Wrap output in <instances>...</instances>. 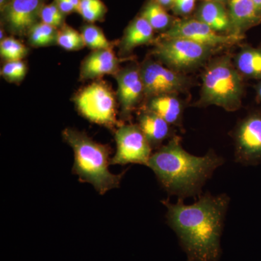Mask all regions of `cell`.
Wrapping results in <instances>:
<instances>
[{
	"label": "cell",
	"mask_w": 261,
	"mask_h": 261,
	"mask_svg": "<svg viewBox=\"0 0 261 261\" xmlns=\"http://www.w3.org/2000/svg\"><path fill=\"white\" fill-rule=\"evenodd\" d=\"M216 50L214 48L180 38H161L154 54L168 68L182 73L197 68Z\"/></svg>",
	"instance_id": "5"
},
{
	"label": "cell",
	"mask_w": 261,
	"mask_h": 261,
	"mask_svg": "<svg viewBox=\"0 0 261 261\" xmlns=\"http://www.w3.org/2000/svg\"><path fill=\"white\" fill-rule=\"evenodd\" d=\"M154 30L143 17H137L125 30L121 42L123 53H130L135 48L153 41Z\"/></svg>",
	"instance_id": "16"
},
{
	"label": "cell",
	"mask_w": 261,
	"mask_h": 261,
	"mask_svg": "<svg viewBox=\"0 0 261 261\" xmlns=\"http://www.w3.org/2000/svg\"><path fill=\"white\" fill-rule=\"evenodd\" d=\"M196 19L221 34H233L232 25L226 5L216 2L201 1L195 12Z\"/></svg>",
	"instance_id": "15"
},
{
	"label": "cell",
	"mask_w": 261,
	"mask_h": 261,
	"mask_svg": "<svg viewBox=\"0 0 261 261\" xmlns=\"http://www.w3.org/2000/svg\"><path fill=\"white\" fill-rule=\"evenodd\" d=\"M138 126L152 147L161 145L171 135L169 123L149 110L139 116Z\"/></svg>",
	"instance_id": "17"
},
{
	"label": "cell",
	"mask_w": 261,
	"mask_h": 261,
	"mask_svg": "<svg viewBox=\"0 0 261 261\" xmlns=\"http://www.w3.org/2000/svg\"><path fill=\"white\" fill-rule=\"evenodd\" d=\"M224 163L213 151L204 156L189 153L175 137L152 154L147 166L168 194L184 200L200 197L206 181Z\"/></svg>",
	"instance_id": "2"
},
{
	"label": "cell",
	"mask_w": 261,
	"mask_h": 261,
	"mask_svg": "<svg viewBox=\"0 0 261 261\" xmlns=\"http://www.w3.org/2000/svg\"><path fill=\"white\" fill-rule=\"evenodd\" d=\"M255 7H256L257 11L261 15V0H252Z\"/></svg>",
	"instance_id": "33"
},
{
	"label": "cell",
	"mask_w": 261,
	"mask_h": 261,
	"mask_svg": "<svg viewBox=\"0 0 261 261\" xmlns=\"http://www.w3.org/2000/svg\"><path fill=\"white\" fill-rule=\"evenodd\" d=\"M148 110L161 117L170 125L181 124L183 105L176 94L152 97L148 104Z\"/></svg>",
	"instance_id": "18"
},
{
	"label": "cell",
	"mask_w": 261,
	"mask_h": 261,
	"mask_svg": "<svg viewBox=\"0 0 261 261\" xmlns=\"http://www.w3.org/2000/svg\"><path fill=\"white\" fill-rule=\"evenodd\" d=\"M116 152L111 164L126 165L128 163L148 166L152 156V146L137 125H122L115 135Z\"/></svg>",
	"instance_id": "7"
},
{
	"label": "cell",
	"mask_w": 261,
	"mask_h": 261,
	"mask_svg": "<svg viewBox=\"0 0 261 261\" xmlns=\"http://www.w3.org/2000/svg\"><path fill=\"white\" fill-rule=\"evenodd\" d=\"M235 161L250 165L261 160V116L251 115L243 120L233 133Z\"/></svg>",
	"instance_id": "10"
},
{
	"label": "cell",
	"mask_w": 261,
	"mask_h": 261,
	"mask_svg": "<svg viewBox=\"0 0 261 261\" xmlns=\"http://www.w3.org/2000/svg\"><path fill=\"white\" fill-rule=\"evenodd\" d=\"M118 97L121 113L125 118L129 116L145 94L140 68L130 66L117 75Z\"/></svg>",
	"instance_id": "12"
},
{
	"label": "cell",
	"mask_w": 261,
	"mask_h": 261,
	"mask_svg": "<svg viewBox=\"0 0 261 261\" xmlns=\"http://www.w3.org/2000/svg\"><path fill=\"white\" fill-rule=\"evenodd\" d=\"M145 94L149 97L183 92L188 80L180 72L153 61H146L140 68Z\"/></svg>",
	"instance_id": "9"
},
{
	"label": "cell",
	"mask_w": 261,
	"mask_h": 261,
	"mask_svg": "<svg viewBox=\"0 0 261 261\" xmlns=\"http://www.w3.org/2000/svg\"><path fill=\"white\" fill-rule=\"evenodd\" d=\"M27 72V65L23 61H8L3 65L1 74L8 82H18L23 80Z\"/></svg>",
	"instance_id": "27"
},
{
	"label": "cell",
	"mask_w": 261,
	"mask_h": 261,
	"mask_svg": "<svg viewBox=\"0 0 261 261\" xmlns=\"http://www.w3.org/2000/svg\"><path fill=\"white\" fill-rule=\"evenodd\" d=\"M75 103L81 114L89 121L108 128L118 125L116 97L107 84H89L77 94Z\"/></svg>",
	"instance_id": "6"
},
{
	"label": "cell",
	"mask_w": 261,
	"mask_h": 261,
	"mask_svg": "<svg viewBox=\"0 0 261 261\" xmlns=\"http://www.w3.org/2000/svg\"><path fill=\"white\" fill-rule=\"evenodd\" d=\"M154 1L157 2L159 4L168 10H171V8H172L174 0H154Z\"/></svg>",
	"instance_id": "30"
},
{
	"label": "cell",
	"mask_w": 261,
	"mask_h": 261,
	"mask_svg": "<svg viewBox=\"0 0 261 261\" xmlns=\"http://www.w3.org/2000/svg\"><path fill=\"white\" fill-rule=\"evenodd\" d=\"M232 34L243 36V33L261 22V15L252 0H227L226 5Z\"/></svg>",
	"instance_id": "13"
},
{
	"label": "cell",
	"mask_w": 261,
	"mask_h": 261,
	"mask_svg": "<svg viewBox=\"0 0 261 261\" xmlns=\"http://www.w3.org/2000/svg\"><path fill=\"white\" fill-rule=\"evenodd\" d=\"M161 38L188 39L216 49L236 44L243 39V36L219 34L195 18H183L176 19L172 27L163 32Z\"/></svg>",
	"instance_id": "8"
},
{
	"label": "cell",
	"mask_w": 261,
	"mask_h": 261,
	"mask_svg": "<svg viewBox=\"0 0 261 261\" xmlns=\"http://www.w3.org/2000/svg\"><path fill=\"white\" fill-rule=\"evenodd\" d=\"M235 66L240 74L250 78H261V49L248 48L235 58Z\"/></svg>",
	"instance_id": "20"
},
{
	"label": "cell",
	"mask_w": 261,
	"mask_h": 261,
	"mask_svg": "<svg viewBox=\"0 0 261 261\" xmlns=\"http://www.w3.org/2000/svg\"><path fill=\"white\" fill-rule=\"evenodd\" d=\"M243 82L228 57H222L207 67L202 75L200 106H216L235 111L241 106Z\"/></svg>",
	"instance_id": "4"
},
{
	"label": "cell",
	"mask_w": 261,
	"mask_h": 261,
	"mask_svg": "<svg viewBox=\"0 0 261 261\" xmlns=\"http://www.w3.org/2000/svg\"><path fill=\"white\" fill-rule=\"evenodd\" d=\"M39 19L41 22L57 29L64 25L65 15L59 10L56 3L44 5L41 10Z\"/></svg>",
	"instance_id": "26"
},
{
	"label": "cell",
	"mask_w": 261,
	"mask_h": 261,
	"mask_svg": "<svg viewBox=\"0 0 261 261\" xmlns=\"http://www.w3.org/2000/svg\"><path fill=\"white\" fill-rule=\"evenodd\" d=\"M192 205L178 199L176 204L162 201L167 208L168 224L177 235L187 261H218L221 237L230 198L226 194L198 197Z\"/></svg>",
	"instance_id": "1"
},
{
	"label": "cell",
	"mask_w": 261,
	"mask_h": 261,
	"mask_svg": "<svg viewBox=\"0 0 261 261\" xmlns=\"http://www.w3.org/2000/svg\"><path fill=\"white\" fill-rule=\"evenodd\" d=\"M201 1L216 2V3H222V4L226 5L227 0H201Z\"/></svg>",
	"instance_id": "34"
},
{
	"label": "cell",
	"mask_w": 261,
	"mask_h": 261,
	"mask_svg": "<svg viewBox=\"0 0 261 261\" xmlns=\"http://www.w3.org/2000/svg\"><path fill=\"white\" fill-rule=\"evenodd\" d=\"M44 1L10 0L9 4L1 11L5 27L15 35L28 34L33 25L38 23Z\"/></svg>",
	"instance_id": "11"
},
{
	"label": "cell",
	"mask_w": 261,
	"mask_h": 261,
	"mask_svg": "<svg viewBox=\"0 0 261 261\" xmlns=\"http://www.w3.org/2000/svg\"><path fill=\"white\" fill-rule=\"evenodd\" d=\"M63 137L74 152L72 171L79 176L80 181L91 184L100 195L120 186L124 173L116 175L109 171L111 151L107 146L72 128H65Z\"/></svg>",
	"instance_id": "3"
},
{
	"label": "cell",
	"mask_w": 261,
	"mask_h": 261,
	"mask_svg": "<svg viewBox=\"0 0 261 261\" xmlns=\"http://www.w3.org/2000/svg\"><path fill=\"white\" fill-rule=\"evenodd\" d=\"M57 44L68 51L79 50L86 46L82 34L65 24L58 32Z\"/></svg>",
	"instance_id": "23"
},
{
	"label": "cell",
	"mask_w": 261,
	"mask_h": 261,
	"mask_svg": "<svg viewBox=\"0 0 261 261\" xmlns=\"http://www.w3.org/2000/svg\"><path fill=\"white\" fill-rule=\"evenodd\" d=\"M141 16L147 20L154 31L166 32L176 19L168 14L167 10L154 0H148L144 5Z\"/></svg>",
	"instance_id": "19"
},
{
	"label": "cell",
	"mask_w": 261,
	"mask_h": 261,
	"mask_svg": "<svg viewBox=\"0 0 261 261\" xmlns=\"http://www.w3.org/2000/svg\"><path fill=\"white\" fill-rule=\"evenodd\" d=\"M69 1L73 5V6L74 7L76 13H78L80 5V0H69Z\"/></svg>",
	"instance_id": "31"
},
{
	"label": "cell",
	"mask_w": 261,
	"mask_h": 261,
	"mask_svg": "<svg viewBox=\"0 0 261 261\" xmlns=\"http://www.w3.org/2000/svg\"><path fill=\"white\" fill-rule=\"evenodd\" d=\"M58 32V29L43 22H38L33 25L27 34L29 44L37 47L53 45L57 43Z\"/></svg>",
	"instance_id": "21"
},
{
	"label": "cell",
	"mask_w": 261,
	"mask_h": 261,
	"mask_svg": "<svg viewBox=\"0 0 261 261\" xmlns=\"http://www.w3.org/2000/svg\"><path fill=\"white\" fill-rule=\"evenodd\" d=\"M119 61L112 49L95 50L83 62L81 68L82 80H94L105 75L116 73Z\"/></svg>",
	"instance_id": "14"
},
{
	"label": "cell",
	"mask_w": 261,
	"mask_h": 261,
	"mask_svg": "<svg viewBox=\"0 0 261 261\" xmlns=\"http://www.w3.org/2000/svg\"><path fill=\"white\" fill-rule=\"evenodd\" d=\"M54 3L65 15L76 12L69 0H54Z\"/></svg>",
	"instance_id": "29"
},
{
	"label": "cell",
	"mask_w": 261,
	"mask_h": 261,
	"mask_svg": "<svg viewBox=\"0 0 261 261\" xmlns=\"http://www.w3.org/2000/svg\"><path fill=\"white\" fill-rule=\"evenodd\" d=\"M28 53L23 43L13 37H7L0 44V54L7 61H21Z\"/></svg>",
	"instance_id": "25"
},
{
	"label": "cell",
	"mask_w": 261,
	"mask_h": 261,
	"mask_svg": "<svg viewBox=\"0 0 261 261\" xmlns=\"http://www.w3.org/2000/svg\"><path fill=\"white\" fill-rule=\"evenodd\" d=\"M108 9L101 0H80L78 13L88 23L102 20Z\"/></svg>",
	"instance_id": "24"
},
{
	"label": "cell",
	"mask_w": 261,
	"mask_h": 261,
	"mask_svg": "<svg viewBox=\"0 0 261 261\" xmlns=\"http://www.w3.org/2000/svg\"><path fill=\"white\" fill-rule=\"evenodd\" d=\"M197 0H174L172 11L175 15L180 17L188 18L195 9Z\"/></svg>",
	"instance_id": "28"
},
{
	"label": "cell",
	"mask_w": 261,
	"mask_h": 261,
	"mask_svg": "<svg viewBox=\"0 0 261 261\" xmlns=\"http://www.w3.org/2000/svg\"><path fill=\"white\" fill-rule=\"evenodd\" d=\"M257 94H258L259 97H260L261 100V82L259 84L258 87H257Z\"/></svg>",
	"instance_id": "35"
},
{
	"label": "cell",
	"mask_w": 261,
	"mask_h": 261,
	"mask_svg": "<svg viewBox=\"0 0 261 261\" xmlns=\"http://www.w3.org/2000/svg\"><path fill=\"white\" fill-rule=\"evenodd\" d=\"M10 2V0H0V10L2 11V10L4 9L5 7L9 4Z\"/></svg>",
	"instance_id": "32"
},
{
	"label": "cell",
	"mask_w": 261,
	"mask_h": 261,
	"mask_svg": "<svg viewBox=\"0 0 261 261\" xmlns=\"http://www.w3.org/2000/svg\"><path fill=\"white\" fill-rule=\"evenodd\" d=\"M85 45L94 49H112L113 44L106 38L102 29L93 24H87L82 27V33Z\"/></svg>",
	"instance_id": "22"
}]
</instances>
